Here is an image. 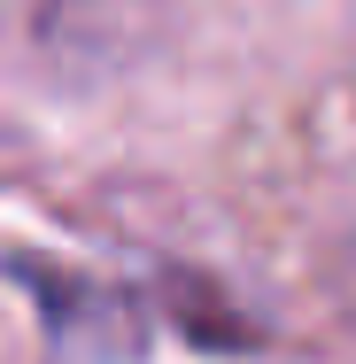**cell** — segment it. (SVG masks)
Instances as JSON below:
<instances>
[]
</instances>
